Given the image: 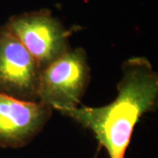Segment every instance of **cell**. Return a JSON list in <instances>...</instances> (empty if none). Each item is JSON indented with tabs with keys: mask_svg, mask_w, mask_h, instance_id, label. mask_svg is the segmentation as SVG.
<instances>
[{
	"mask_svg": "<svg viewBox=\"0 0 158 158\" xmlns=\"http://www.w3.org/2000/svg\"><path fill=\"white\" fill-rule=\"evenodd\" d=\"M51 109L40 101L16 98L0 91V146H25L43 128Z\"/></svg>",
	"mask_w": 158,
	"mask_h": 158,
	"instance_id": "5",
	"label": "cell"
},
{
	"mask_svg": "<svg viewBox=\"0 0 158 158\" xmlns=\"http://www.w3.org/2000/svg\"><path fill=\"white\" fill-rule=\"evenodd\" d=\"M6 26L32 55L40 70L70 49L69 33L49 11L12 16Z\"/></svg>",
	"mask_w": 158,
	"mask_h": 158,
	"instance_id": "3",
	"label": "cell"
},
{
	"mask_svg": "<svg viewBox=\"0 0 158 158\" xmlns=\"http://www.w3.org/2000/svg\"><path fill=\"white\" fill-rule=\"evenodd\" d=\"M40 68L6 25L0 27V91L16 98L38 101Z\"/></svg>",
	"mask_w": 158,
	"mask_h": 158,
	"instance_id": "4",
	"label": "cell"
},
{
	"mask_svg": "<svg viewBox=\"0 0 158 158\" xmlns=\"http://www.w3.org/2000/svg\"><path fill=\"white\" fill-rule=\"evenodd\" d=\"M90 82V67L82 48L69 49L40 70L38 101L63 113L77 107Z\"/></svg>",
	"mask_w": 158,
	"mask_h": 158,
	"instance_id": "2",
	"label": "cell"
},
{
	"mask_svg": "<svg viewBox=\"0 0 158 158\" xmlns=\"http://www.w3.org/2000/svg\"><path fill=\"white\" fill-rule=\"evenodd\" d=\"M122 72L118 94L112 103L62 113L90 130L109 158H125L136 123L157 105V73L145 57L128 59L122 65Z\"/></svg>",
	"mask_w": 158,
	"mask_h": 158,
	"instance_id": "1",
	"label": "cell"
}]
</instances>
